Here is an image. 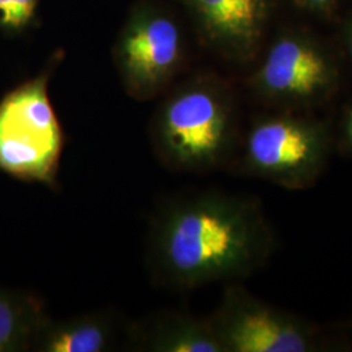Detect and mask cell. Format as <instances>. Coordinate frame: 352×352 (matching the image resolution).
<instances>
[{
	"label": "cell",
	"instance_id": "1",
	"mask_svg": "<svg viewBox=\"0 0 352 352\" xmlns=\"http://www.w3.org/2000/svg\"><path fill=\"white\" fill-rule=\"evenodd\" d=\"M276 248L257 199L219 190L182 193L164 199L151 215L145 265L155 286L182 292L251 277Z\"/></svg>",
	"mask_w": 352,
	"mask_h": 352
},
{
	"label": "cell",
	"instance_id": "2",
	"mask_svg": "<svg viewBox=\"0 0 352 352\" xmlns=\"http://www.w3.org/2000/svg\"><path fill=\"white\" fill-rule=\"evenodd\" d=\"M240 140L234 96L212 76H199L173 89L151 122L153 151L161 164L175 173L230 168Z\"/></svg>",
	"mask_w": 352,
	"mask_h": 352
},
{
	"label": "cell",
	"instance_id": "3",
	"mask_svg": "<svg viewBox=\"0 0 352 352\" xmlns=\"http://www.w3.org/2000/svg\"><path fill=\"white\" fill-rule=\"evenodd\" d=\"M331 151L333 138L322 122L289 111L267 115L241 135L230 170L302 190L321 177Z\"/></svg>",
	"mask_w": 352,
	"mask_h": 352
},
{
	"label": "cell",
	"instance_id": "4",
	"mask_svg": "<svg viewBox=\"0 0 352 352\" xmlns=\"http://www.w3.org/2000/svg\"><path fill=\"white\" fill-rule=\"evenodd\" d=\"M52 65L0 102V171L58 189L65 140L49 97Z\"/></svg>",
	"mask_w": 352,
	"mask_h": 352
},
{
	"label": "cell",
	"instance_id": "5",
	"mask_svg": "<svg viewBox=\"0 0 352 352\" xmlns=\"http://www.w3.org/2000/svg\"><path fill=\"white\" fill-rule=\"evenodd\" d=\"M184 56V39L175 19L151 6L133 11L113 49L122 85L138 101L167 93Z\"/></svg>",
	"mask_w": 352,
	"mask_h": 352
},
{
	"label": "cell",
	"instance_id": "6",
	"mask_svg": "<svg viewBox=\"0 0 352 352\" xmlns=\"http://www.w3.org/2000/svg\"><path fill=\"white\" fill-rule=\"evenodd\" d=\"M208 318L223 352H312L322 346L318 327L263 302L238 282L227 283Z\"/></svg>",
	"mask_w": 352,
	"mask_h": 352
},
{
	"label": "cell",
	"instance_id": "7",
	"mask_svg": "<svg viewBox=\"0 0 352 352\" xmlns=\"http://www.w3.org/2000/svg\"><path fill=\"white\" fill-rule=\"evenodd\" d=\"M338 84L334 58L320 43L299 34L278 38L250 82L257 97L289 110L325 103Z\"/></svg>",
	"mask_w": 352,
	"mask_h": 352
},
{
	"label": "cell",
	"instance_id": "8",
	"mask_svg": "<svg viewBox=\"0 0 352 352\" xmlns=\"http://www.w3.org/2000/svg\"><path fill=\"white\" fill-rule=\"evenodd\" d=\"M209 43L234 60H250L264 36L267 0H187Z\"/></svg>",
	"mask_w": 352,
	"mask_h": 352
},
{
	"label": "cell",
	"instance_id": "9",
	"mask_svg": "<svg viewBox=\"0 0 352 352\" xmlns=\"http://www.w3.org/2000/svg\"><path fill=\"white\" fill-rule=\"evenodd\" d=\"M126 343L151 352H223L209 318L164 311L129 324Z\"/></svg>",
	"mask_w": 352,
	"mask_h": 352
},
{
	"label": "cell",
	"instance_id": "10",
	"mask_svg": "<svg viewBox=\"0 0 352 352\" xmlns=\"http://www.w3.org/2000/svg\"><path fill=\"white\" fill-rule=\"evenodd\" d=\"M128 327L113 311H96L50 322L42 330L33 351L106 352L126 338Z\"/></svg>",
	"mask_w": 352,
	"mask_h": 352
},
{
	"label": "cell",
	"instance_id": "11",
	"mask_svg": "<svg viewBox=\"0 0 352 352\" xmlns=\"http://www.w3.org/2000/svg\"><path fill=\"white\" fill-rule=\"evenodd\" d=\"M51 320L46 302L36 294L0 286V352L33 351Z\"/></svg>",
	"mask_w": 352,
	"mask_h": 352
},
{
	"label": "cell",
	"instance_id": "12",
	"mask_svg": "<svg viewBox=\"0 0 352 352\" xmlns=\"http://www.w3.org/2000/svg\"><path fill=\"white\" fill-rule=\"evenodd\" d=\"M39 0H0V28L20 30L32 23Z\"/></svg>",
	"mask_w": 352,
	"mask_h": 352
},
{
	"label": "cell",
	"instance_id": "13",
	"mask_svg": "<svg viewBox=\"0 0 352 352\" xmlns=\"http://www.w3.org/2000/svg\"><path fill=\"white\" fill-rule=\"evenodd\" d=\"M338 148L340 151L352 157V106H350L342 118L338 138Z\"/></svg>",
	"mask_w": 352,
	"mask_h": 352
},
{
	"label": "cell",
	"instance_id": "14",
	"mask_svg": "<svg viewBox=\"0 0 352 352\" xmlns=\"http://www.w3.org/2000/svg\"><path fill=\"white\" fill-rule=\"evenodd\" d=\"M302 8H307L309 11H316V12H325L333 8L337 0H294Z\"/></svg>",
	"mask_w": 352,
	"mask_h": 352
},
{
	"label": "cell",
	"instance_id": "15",
	"mask_svg": "<svg viewBox=\"0 0 352 352\" xmlns=\"http://www.w3.org/2000/svg\"><path fill=\"white\" fill-rule=\"evenodd\" d=\"M346 45H347V51H349V56L351 59L352 62V23L350 28H349V34H347V41H346Z\"/></svg>",
	"mask_w": 352,
	"mask_h": 352
}]
</instances>
